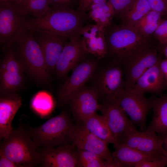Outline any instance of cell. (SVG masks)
<instances>
[{"instance_id": "cell-1", "label": "cell", "mask_w": 167, "mask_h": 167, "mask_svg": "<svg viewBox=\"0 0 167 167\" xmlns=\"http://www.w3.org/2000/svg\"><path fill=\"white\" fill-rule=\"evenodd\" d=\"M105 36L107 55L113 63L124 65L134 56L152 44L150 38L143 36L133 27L120 24L108 31Z\"/></svg>"}, {"instance_id": "cell-2", "label": "cell", "mask_w": 167, "mask_h": 167, "mask_svg": "<svg viewBox=\"0 0 167 167\" xmlns=\"http://www.w3.org/2000/svg\"><path fill=\"white\" fill-rule=\"evenodd\" d=\"M86 13L70 7L49 9L41 17L29 19L27 29L52 33L69 39L77 34L83 26Z\"/></svg>"}, {"instance_id": "cell-3", "label": "cell", "mask_w": 167, "mask_h": 167, "mask_svg": "<svg viewBox=\"0 0 167 167\" xmlns=\"http://www.w3.org/2000/svg\"><path fill=\"white\" fill-rule=\"evenodd\" d=\"M74 125L68 113L63 111L39 126H25L38 149H40L70 144Z\"/></svg>"}, {"instance_id": "cell-4", "label": "cell", "mask_w": 167, "mask_h": 167, "mask_svg": "<svg viewBox=\"0 0 167 167\" xmlns=\"http://www.w3.org/2000/svg\"><path fill=\"white\" fill-rule=\"evenodd\" d=\"M2 140L0 153L20 167L39 166V149L22 123Z\"/></svg>"}, {"instance_id": "cell-5", "label": "cell", "mask_w": 167, "mask_h": 167, "mask_svg": "<svg viewBox=\"0 0 167 167\" xmlns=\"http://www.w3.org/2000/svg\"><path fill=\"white\" fill-rule=\"evenodd\" d=\"M24 69L36 80L48 82L49 72L39 45L32 31L26 28L19 35L11 47Z\"/></svg>"}, {"instance_id": "cell-6", "label": "cell", "mask_w": 167, "mask_h": 167, "mask_svg": "<svg viewBox=\"0 0 167 167\" xmlns=\"http://www.w3.org/2000/svg\"><path fill=\"white\" fill-rule=\"evenodd\" d=\"M155 97L148 98L144 93L131 89H124L119 92L114 99L129 116L134 124L141 131L146 129L147 115L152 109Z\"/></svg>"}, {"instance_id": "cell-7", "label": "cell", "mask_w": 167, "mask_h": 167, "mask_svg": "<svg viewBox=\"0 0 167 167\" xmlns=\"http://www.w3.org/2000/svg\"><path fill=\"white\" fill-rule=\"evenodd\" d=\"M28 19L8 1L0 2V42L4 50L11 47Z\"/></svg>"}, {"instance_id": "cell-8", "label": "cell", "mask_w": 167, "mask_h": 167, "mask_svg": "<svg viewBox=\"0 0 167 167\" xmlns=\"http://www.w3.org/2000/svg\"><path fill=\"white\" fill-rule=\"evenodd\" d=\"M102 114L112 132L115 143H119L125 137L137 131L126 113L114 99H105L99 105V109Z\"/></svg>"}, {"instance_id": "cell-9", "label": "cell", "mask_w": 167, "mask_h": 167, "mask_svg": "<svg viewBox=\"0 0 167 167\" xmlns=\"http://www.w3.org/2000/svg\"><path fill=\"white\" fill-rule=\"evenodd\" d=\"M121 66L113 63L105 66L94 76L93 87L99 96L106 99L114 98L116 94L125 88L124 72Z\"/></svg>"}, {"instance_id": "cell-10", "label": "cell", "mask_w": 167, "mask_h": 167, "mask_svg": "<svg viewBox=\"0 0 167 167\" xmlns=\"http://www.w3.org/2000/svg\"><path fill=\"white\" fill-rule=\"evenodd\" d=\"M0 63V93L5 95L13 93L22 85L24 67L11 48L5 50Z\"/></svg>"}, {"instance_id": "cell-11", "label": "cell", "mask_w": 167, "mask_h": 167, "mask_svg": "<svg viewBox=\"0 0 167 167\" xmlns=\"http://www.w3.org/2000/svg\"><path fill=\"white\" fill-rule=\"evenodd\" d=\"M97 67L96 62L92 59L83 60L78 63L59 90L58 98L61 103H69L74 95L92 78Z\"/></svg>"}, {"instance_id": "cell-12", "label": "cell", "mask_w": 167, "mask_h": 167, "mask_svg": "<svg viewBox=\"0 0 167 167\" xmlns=\"http://www.w3.org/2000/svg\"><path fill=\"white\" fill-rule=\"evenodd\" d=\"M160 60L157 48L152 44L131 59L123 65L125 88L130 89L147 70Z\"/></svg>"}, {"instance_id": "cell-13", "label": "cell", "mask_w": 167, "mask_h": 167, "mask_svg": "<svg viewBox=\"0 0 167 167\" xmlns=\"http://www.w3.org/2000/svg\"><path fill=\"white\" fill-rule=\"evenodd\" d=\"M165 135H158L152 131H138L129 135L117 145H123L145 154L167 156L162 147Z\"/></svg>"}, {"instance_id": "cell-14", "label": "cell", "mask_w": 167, "mask_h": 167, "mask_svg": "<svg viewBox=\"0 0 167 167\" xmlns=\"http://www.w3.org/2000/svg\"><path fill=\"white\" fill-rule=\"evenodd\" d=\"M71 139V143L77 149L94 153L106 161H113L108 143L89 132L80 122L74 125Z\"/></svg>"}, {"instance_id": "cell-15", "label": "cell", "mask_w": 167, "mask_h": 167, "mask_svg": "<svg viewBox=\"0 0 167 167\" xmlns=\"http://www.w3.org/2000/svg\"><path fill=\"white\" fill-rule=\"evenodd\" d=\"M105 28L96 24L83 26L79 34L82 47L85 53L98 59L105 58L107 54Z\"/></svg>"}, {"instance_id": "cell-16", "label": "cell", "mask_w": 167, "mask_h": 167, "mask_svg": "<svg viewBox=\"0 0 167 167\" xmlns=\"http://www.w3.org/2000/svg\"><path fill=\"white\" fill-rule=\"evenodd\" d=\"M31 31L41 50L48 71H55L67 39L52 33Z\"/></svg>"}, {"instance_id": "cell-17", "label": "cell", "mask_w": 167, "mask_h": 167, "mask_svg": "<svg viewBox=\"0 0 167 167\" xmlns=\"http://www.w3.org/2000/svg\"><path fill=\"white\" fill-rule=\"evenodd\" d=\"M75 147L71 143L54 148L39 149L40 157L39 166L79 167Z\"/></svg>"}, {"instance_id": "cell-18", "label": "cell", "mask_w": 167, "mask_h": 167, "mask_svg": "<svg viewBox=\"0 0 167 167\" xmlns=\"http://www.w3.org/2000/svg\"><path fill=\"white\" fill-rule=\"evenodd\" d=\"M99 96L92 87L85 85L73 96L69 103L74 118L79 122L96 113L98 110Z\"/></svg>"}, {"instance_id": "cell-19", "label": "cell", "mask_w": 167, "mask_h": 167, "mask_svg": "<svg viewBox=\"0 0 167 167\" xmlns=\"http://www.w3.org/2000/svg\"><path fill=\"white\" fill-rule=\"evenodd\" d=\"M86 54L81 44L79 33L70 38L66 42L57 63L55 68L59 77L65 76L83 61Z\"/></svg>"}, {"instance_id": "cell-20", "label": "cell", "mask_w": 167, "mask_h": 167, "mask_svg": "<svg viewBox=\"0 0 167 167\" xmlns=\"http://www.w3.org/2000/svg\"><path fill=\"white\" fill-rule=\"evenodd\" d=\"M22 99L13 93L2 95L0 99V139L7 137L13 129L11 124L22 105Z\"/></svg>"}, {"instance_id": "cell-21", "label": "cell", "mask_w": 167, "mask_h": 167, "mask_svg": "<svg viewBox=\"0 0 167 167\" xmlns=\"http://www.w3.org/2000/svg\"><path fill=\"white\" fill-rule=\"evenodd\" d=\"M160 61L147 70L130 89L143 93H161L167 85L160 68Z\"/></svg>"}, {"instance_id": "cell-22", "label": "cell", "mask_w": 167, "mask_h": 167, "mask_svg": "<svg viewBox=\"0 0 167 167\" xmlns=\"http://www.w3.org/2000/svg\"><path fill=\"white\" fill-rule=\"evenodd\" d=\"M115 150L112 153L113 160L118 167H132L144 161H157L166 157L165 156L148 155L126 146H113Z\"/></svg>"}, {"instance_id": "cell-23", "label": "cell", "mask_w": 167, "mask_h": 167, "mask_svg": "<svg viewBox=\"0 0 167 167\" xmlns=\"http://www.w3.org/2000/svg\"><path fill=\"white\" fill-rule=\"evenodd\" d=\"M79 122L89 132L100 139L108 143H115L113 135L102 115L95 113Z\"/></svg>"}, {"instance_id": "cell-24", "label": "cell", "mask_w": 167, "mask_h": 167, "mask_svg": "<svg viewBox=\"0 0 167 167\" xmlns=\"http://www.w3.org/2000/svg\"><path fill=\"white\" fill-rule=\"evenodd\" d=\"M152 121L145 131H153L160 135L167 134V96L155 97Z\"/></svg>"}, {"instance_id": "cell-25", "label": "cell", "mask_w": 167, "mask_h": 167, "mask_svg": "<svg viewBox=\"0 0 167 167\" xmlns=\"http://www.w3.org/2000/svg\"><path fill=\"white\" fill-rule=\"evenodd\" d=\"M87 11L88 16L96 24L105 28L110 25L115 15L114 8L109 1L92 4Z\"/></svg>"}, {"instance_id": "cell-26", "label": "cell", "mask_w": 167, "mask_h": 167, "mask_svg": "<svg viewBox=\"0 0 167 167\" xmlns=\"http://www.w3.org/2000/svg\"><path fill=\"white\" fill-rule=\"evenodd\" d=\"M151 10V8L146 0H134L119 15L122 21L121 24L133 27Z\"/></svg>"}, {"instance_id": "cell-27", "label": "cell", "mask_w": 167, "mask_h": 167, "mask_svg": "<svg viewBox=\"0 0 167 167\" xmlns=\"http://www.w3.org/2000/svg\"><path fill=\"white\" fill-rule=\"evenodd\" d=\"M13 5L21 14L34 19L41 17L50 8L49 0H22Z\"/></svg>"}, {"instance_id": "cell-28", "label": "cell", "mask_w": 167, "mask_h": 167, "mask_svg": "<svg viewBox=\"0 0 167 167\" xmlns=\"http://www.w3.org/2000/svg\"><path fill=\"white\" fill-rule=\"evenodd\" d=\"M30 104L33 110L42 118L50 114L55 105L52 96L45 91L36 93L32 98Z\"/></svg>"}, {"instance_id": "cell-29", "label": "cell", "mask_w": 167, "mask_h": 167, "mask_svg": "<svg viewBox=\"0 0 167 167\" xmlns=\"http://www.w3.org/2000/svg\"><path fill=\"white\" fill-rule=\"evenodd\" d=\"M161 14L151 10L133 26L145 36L150 38L161 20Z\"/></svg>"}, {"instance_id": "cell-30", "label": "cell", "mask_w": 167, "mask_h": 167, "mask_svg": "<svg viewBox=\"0 0 167 167\" xmlns=\"http://www.w3.org/2000/svg\"><path fill=\"white\" fill-rule=\"evenodd\" d=\"M152 36L161 44L167 45V19L161 21Z\"/></svg>"}, {"instance_id": "cell-31", "label": "cell", "mask_w": 167, "mask_h": 167, "mask_svg": "<svg viewBox=\"0 0 167 167\" xmlns=\"http://www.w3.org/2000/svg\"><path fill=\"white\" fill-rule=\"evenodd\" d=\"M77 149L76 155L79 167H82L84 164L92 160L101 158L97 155L91 152Z\"/></svg>"}, {"instance_id": "cell-32", "label": "cell", "mask_w": 167, "mask_h": 167, "mask_svg": "<svg viewBox=\"0 0 167 167\" xmlns=\"http://www.w3.org/2000/svg\"><path fill=\"white\" fill-rule=\"evenodd\" d=\"M151 10L159 12L162 15H167V0H146Z\"/></svg>"}, {"instance_id": "cell-33", "label": "cell", "mask_w": 167, "mask_h": 167, "mask_svg": "<svg viewBox=\"0 0 167 167\" xmlns=\"http://www.w3.org/2000/svg\"><path fill=\"white\" fill-rule=\"evenodd\" d=\"M134 0H108L113 6L115 11V15H119L123 11L129 7Z\"/></svg>"}, {"instance_id": "cell-34", "label": "cell", "mask_w": 167, "mask_h": 167, "mask_svg": "<svg viewBox=\"0 0 167 167\" xmlns=\"http://www.w3.org/2000/svg\"><path fill=\"white\" fill-rule=\"evenodd\" d=\"M167 165L166 156L157 161H144L136 165L135 167H163Z\"/></svg>"}, {"instance_id": "cell-35", "label": "cell", "mask_w": 167, "mask_h": 167, "mask_svg": "<svg viewBox=\"0 0 167 167\" xmlns=\"http://www.w3.org/2000/svg\"><path fill=\"white\" fill-rule=\"evenodd\" d=\"M106 1L107 0H79L78 10L83 13H85L92 4Z\"/></svg>"}, {"instance_id": "cell-36", "label": "cell", "mask_w": 167, "mask_h": 167, "mask_svg": "<svg viewBox=\"0 0 167 167\" xmlns=\"http://www.w3.org/2000/svg\"><path fill=\"white\" fill-rule=\"evenodd\" d=\"M50 6L53 8L70 7L74 0H49Z\"/></svg>"}, {"instance_id": "cell-37", "label": "cell", "mask_w": 167, "mask_h": 167, "mask_svg": "<svg viewBox=\"0 0 167 167\" xmlns=\"http://www.w3.org/2000/svg\"><path fill=\"white\" fill-rule=\"evenodd\" d=\"M0 167H20L10 160L2 154L0 153Z\"/></svg>"}, {"instance_id": "cell-38", "label": "cell", "mask_w": 167, "mask_h": 167, "mask_svg": "<svg viewBox=\"0 0 167 167\" xmlns=\"http://www.w3.org/2000/svg\"><path fill=\"white\" fill-rule=\"evenodd\" d=\"M160 66L165 81L167 85V59L161 60Z\"/></svg>"}, {"instance_id": "cell-39", "label": "cell", "mask_w": 167, "mask_h": 167, "mask_svg": "<svg viewBox=\"0 0 167 167\" xmlns=\"http://www.w3.org/2000/svg\"><path fill=\"white\" fill-rule=\"evenodd\" d=\"M22 0H7L12 5H15L19 3Z\"/></svg>"}, {"instance_id": "cell-40", "label": "cell", "mask_w": 167, "mask_h": 167, "mask_svg": "<svg viewBox=\"0 0 167 167\" xmlns=\"http://www.w3.org/2000/svg\"><path fill=\"white\" fill-rule=\"evenodd\" d=\"M165 145V149L167 153V134L165 135V137L164 140V143ZM167 158V156H166Z\"/></svg>"}, {"instance_id": "cell-41", "label": "cell", "mask_w": 167, "mask_h": 167, "mask_svg": "<svg viewBox=\"0 0 167 167\" xmlns=\"http://www.w3.org/2000/svg\"><path fill=\"white\" fill-rule=\"evenodd\" d=\"M164 53L166 59H167V45L165 46L164 49Z\"/></svg>"}, {"instance_id": "cell-42", "label": "cell", "mask_w": 167, "mask_h": 167, "mask_svg": "<svg viewBox=\"0 0 167 167\" xmlns=\"http://www.w3.org/2000/svg\"><path fill=\"white\" fill-rule=\"evenodd\" d=\"M7 1V0H0V2H5Z\"/></svg>"}]
</instances>
